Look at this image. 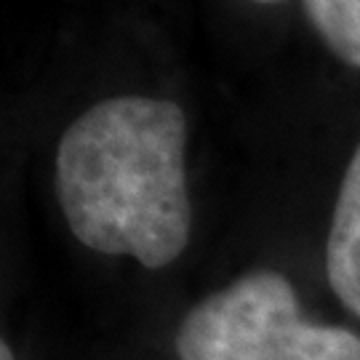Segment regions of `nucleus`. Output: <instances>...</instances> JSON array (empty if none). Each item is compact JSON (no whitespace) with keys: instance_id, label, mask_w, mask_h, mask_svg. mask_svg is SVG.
<instances>
[{"instance_id":"obj_1","label":"nucleus","mask_w":360,"mask_h":360,"mask_svg":"<svg viewBox=\"0 0 360 360\" xmlns=\"http://www.w3.org/2000/svg\"><path fill=\"white\" fill-rule=\"evenodd\" d=\"M187 120L176 102L115 96L75 117L56 147V195L91 251L158 270L184 251L193 206Z\"/></svg>"},{"instance_id":"obj_2","label":"nucleus","mask_w":360,"mask_h":360,"mask_svg":"<svg viewBox=\"0 0 360 360\" xmlns=\"http://www.w3.org/2000/svg\"><path fill=\"white\" fill-rule=\"evenodd\" d=\"M179 360H360V336L302 318L294 285L259 270L195 304L176 331Z\"/></svg>"},{"instance_id":"obj_3","label":"nucleus","mask_w":360,"mask_h":360,"mask_svg":"<svg viewBox=\"0 0 360 360\" xmlns=\"http://www.w3.org/2000/svg\"><path fill=\"white\" fill-rule=\"evenodd\" d=\"M326 272L339 302L360 318V144L349 158L336 195L326 245Z\"/></svg>"},{"instance_id":"obj_4","label":"nucleus","mask_w":360,"mask_h":360,"mask_svg":"<svg viewBox=\"0 0 360 360\" xmlns=\"http://www.w3.org/2000/svg\"><path fill=\"white\" fill-rule=\"evenodd\" d=\"M315 32L339 62L360 70V0H302Z\"/></svg>"},{"instance_id":"obj_5","label":"nucleus","mask_w":360,"mask_h":360,"mask_svg":"<svg viewBox=\"0 0 360 360\" xmlns=\"http://www.w3.org/2000/svg\"><path fill=\"white\" fill-rule=\"evenodd\" d=\"M0 360H16L13 358L11 347H8V342H3V345H0Z\"/></svg>"},{"instance_id":"obj_6","label":"nucleus","mask_w":360,"mask_h":360,"mask_svg":"<svg viewBox=\"0 0 360 360\" xmlns=\"http://www.w3.org/2000/svg\"><path fill=\"white\" fill-rule=\"evenodd\" d=\"M254 3H264L267 6V3H281V0H254Z\"/></svg>"}]
</instances>
